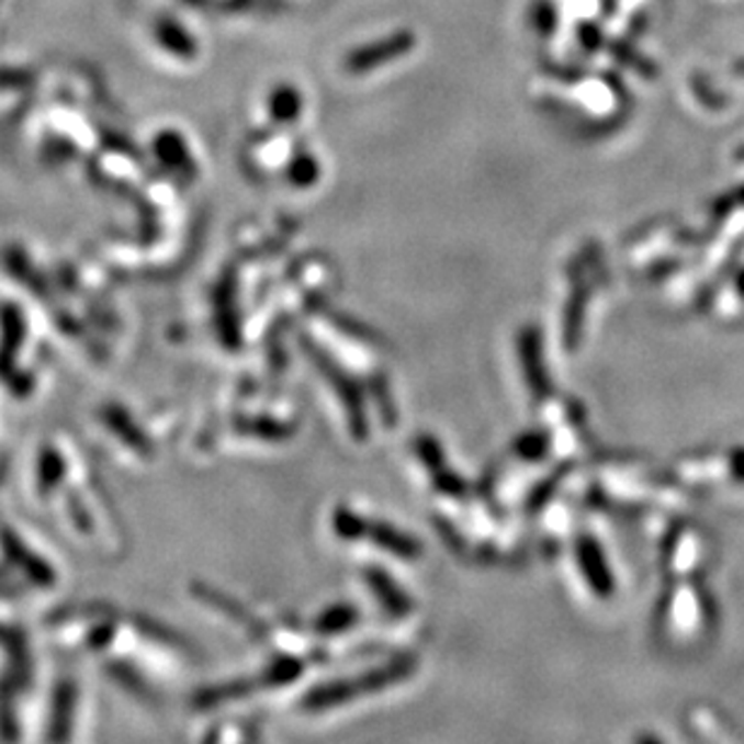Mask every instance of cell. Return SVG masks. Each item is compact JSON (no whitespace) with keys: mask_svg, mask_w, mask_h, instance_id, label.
<instances>
[{"mask_svg":"<svg viewBox=\"0 0 744 744\" xmlns=\"http://www.w3.org/2000/svg\"><path fill=\"white\" fill-rule=\"evenodd\" d=\"M413 46L415 36L410 32L407 30L395 32L386 36V40H376L354 48V52L345 58V68L347 72H352V76H362V72H371L379 66H386L391 60L410 54Z\"/></svg>","mask_w":744,"mask_h":744,"instance_id":"obj_1","label":"cell"},{"mask_svg":"<svg viewBox=\"0 0 744 744\" xmlns=\"http://www.w3.org/2000/svg\"><path fill=\"white\" fill-rule=\"evenodd\" d=\"M270 109H272V119L275 121H294L302 111V97L294 87H278V92L270 97Z\"/></svg>","mask_w":744,"mask_h":744,"instance_id":"obj_2","label":"cell"},{"mask_svg":"<svg viewBox=\"0 0 744 744\" xmlns=\"http://www.w3.org/2000/svg\"><path fill=\"white\" fill-rule=\"evenodd\" d=\"M159 40H162V44L169 46L173 54H179L183 58L193 56V48H195L193 40L181 27H177V24H169L165 32H159Z\"/></svg>","mask_w":744,"mask_h":744,"instance_id":"obj_3","label":"cell"},{"mask_svg":"<svg viewBox=\"0 0 744 744\" xmlns=\"http://www.w3.org/2000/svg\"><path fill=\"white\" fill-rule=\"evenodd\" d=\"M737 72H740V76H744V60H740V64H737Z\"/></svg>","mask_w":744,"mask_h":744,"instance_id":"obj_4","label":"cell"}]
</instances>
